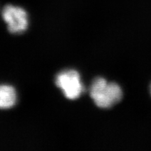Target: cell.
Instances as JSON below:
<instances>
[{
    "label": "cell",
    "instance_id": "4",
    "mask_svg": "<svg viewBox=\"0 0 151 151\" xmlns=\"http://www.w3.org/2000/svg\"><path fill=\"white\" fill-rule=\"evenodd\" d=\"M17 94L12 86L0 85V109H10L16 104Z\"/></svg>",
    "mask_w": 151,
    "mask_h": 151
},
{
    "label": "cell",
    "instance_id": "1",
    "mask_svg": "<svg viewBox=\"0 0 151 151\" xmlns=\"http://www.w3.org/2000/svg\"><path fill=\"white\" fill-rule=\"evenodd\" d=\"M90 97L98 107L110 109L118 104L123 97V92L116 83H109L104 78L94 80L90 88Z\"/></svg>",
    "mask_w": 151,
    "mask_h": 151
},
{
    "label": "cell",
    "instance_id": "5",
    "mask_svg": "<svg viewBox=\"0 0 151 151\" xmlns=\"http://www.w3.org/2000/svg\"><path fill=\"white\" fill-rule=\"evenodd\" d=\"M150 95H151V85H150Z\"/></svg>",
    "mask_w": 151,
    "mask_h": 151
},
{
    "label": "cell",
    "instance_id": "2",
    "mask_svg": "<svg viewBox=\"0 0 151 151\" xmlns=\"http://www.w3.org/2000/svg\"><path fill=\"white\" fill-rule=\"evenodd\" d=\"M55 84L62 90L65 97L71 100L78 99L85 90L78 72L71 69L58 73Z\"/></svg>",
    "mask_w": 151,
    "mask_h": 151
},
{
    "label": "cell",
    "instance_id": "3",
    "mask_svg": "<svg viewBox=\"0 0 151 151\" xmlns=\"http://www.w3.org/2000/svg\"><path fill=\"white\" fill-rule=\"evenodd\" d=\"M2 18L8 24V29L11 33L20 34L27 29V14L21 7L6 5L2 11Z\"/></svg>",
    "mask_w": 151,
    "mask_h": 151
}]
</instances>
